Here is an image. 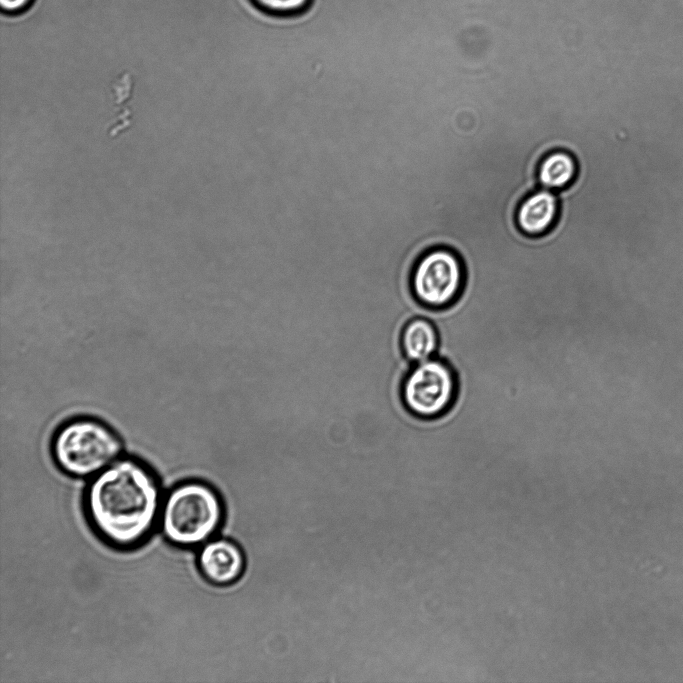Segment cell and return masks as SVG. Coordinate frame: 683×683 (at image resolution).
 I'll use <instances>...</instances> for the list:
<instances>
[{
	"label": "cell",
	"mask_w": 683,
	"mask_h": 683,
	"mask_svg": "<svg viewBox=\"0 0 683 683\" xmlns=\"http://www.w3.org/2000/svg\"><path fill=\"white\" fill-rule=\"evenodd\" d=\"M163 486L149 464L121 456L85 484L82 509L87 525L113 550H135L158 527Z\"/></svg>",
	"instance_id": "1"
},
{
	"label": "cell",
	"mask_w": 683,
	"mask_h": 683,
	"mask_svg": "<svg viewBox=\"0 0 683 683\" xmlns=\"http://www.w3.org/2000/svg\"><path fill=\"white\" fill-rule=\"evenodd\" d=\"M226 509L222 495L209 482L188 478L164 493L158 527L180 549H197L223 527Z\"/></svg>",
	"instance_id": "2"
},
{
	"label": "cell",
	"mask_w": 683,
	"mask_h": 683,
	"mask_svg": "<svg viewBox=\"0 0 683 683\" xmlns=\"http://www.w3.org/2000/svg\"><path fill=\"white\" fill-rule=\"evenodd\" d=\"M50 455L57 469L73 479H90L123 456L120 434L104 420L76 416L53 432Z\"/></svg>",
	"instance_id": "3"
},
{
	"label": "cell",
	"mask_w": 683,
	"mask_h": 683,
	"mask_svg": "<svg viewBox=\"0 0 683 683\" xmlns=\"http://www.w3.org/2000/svg\"><path fill=\"white\" fill-rule=\"evenodd\" d=\"M413 299L429 311L455 306L467 287V270L461 256L452 248L434 246L423 250L413 261L408 277Z\"/></svg>",
	"instance_id": "4"
},
{
	"label": "cell",
	"mask_w": 683,
	"mask_h": 683,
	"mask_svg": "<svg viewBox=\"0 0 683 683\" xmlns=\"http://www.w3.org/2000/svg\"><path fill=\"white\" fill-rule=\"evenodd\" d=\"M459 389L454 367L436 355L411 364L400 384V398L414 417L437 420L452 410L458 400Z\"/></svg>",
	"instance_id": "5"
},
{
	"label": "cell",
	"mask_w": 683,
	"mask_h": 683,
	"mask_svg": "<svg viewBox=\"0 0 683 683\" xmlns=\"http://www.w3.org/2000/svg\"><path fill=\"white\" fill-rule=\"evenodd\" d=\"M195 565L206 583L225 588L236 584L244 575L246 555L235 540L213 537L197 548Z\"/></svg>",
	"instance_id": "6"
},
{
	"label": "cell",
	"mask_w": 683,
	"mask_h": 683,
	"mask_svg": "<svg viewBox=\"0 0 683 683\" xmlns=\"http://www.w3.org/2000/svg\"><path fill=\"white\" fill-rule=\"evenodd\" d=\"M558 212L559 202L555 191L540 187L521 199L515 220L524 234L539 236L551 229Z\"/></svg>",
	"instance_id": "7"
},
{
	"label": "cell",
	"mask_w": 683,
	"mask_h": 683,
	"mask_svg": "<svg viewBox=\"0 0 683 683\" xmlns=\"http://www.w3.org/2000/svg\"><path fill=\"white\" fill-rule=\"evenodd\" d=\"M399 343L405 359L414 364L438 354L441 344L440 333L430 318L416 315L404 323Z\"/></svg>",
	"instance_id": "8"
},
{
	"label": "cell",
	"mask_w": 683,
	"mask_h": 683,
	"mask_svg": "<svg viewBox=\"0 0 683 683\" xmlns=\"http://www.w3.org/2000/svg\"><path fill=\"white\" fill-rule=\"evenodd\" d=\"M578 174L575 156L564 149L546 153L537 166L536 177L541 188L559 190L569 186Z\"/></svg>",
	"instance_id": "9"
},
{
	"label": "cell",
	"mask_w": 683,
	"mask_h": 683,
	"mask_svg": "<svg viewBox=\"0 0 683 683\" xmlns=\"http://www.w3.org/2000/svg\"><path fill=\"white\" fill-rule=\"evenodd\" d=\"M267 16L278 18L300 17L309 12L315 0H250Z\"/></svg>",
	"instance_id": "10"
},
{
	"label": "cell",
	"mask_w": 683,
	"mask_h": 683,
	"mask_svg": "<svg viewBox=\"0 0 683 683\" xmlns=\"http://www.w3.org/2000/svg\"><path fill=\"white\" fill-rule=\"evenodd\" d=\"M31 0H0L3 10L15 12L26 7Z\"/></svg>",
	"instance_id": "11"
}]
</instances>
